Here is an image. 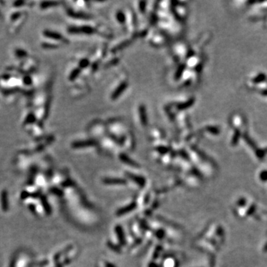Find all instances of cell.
<instances>
[{
  "instance_id": "1",
  "label": "cell",
  "mask_w": 267,
  "mask_h": 267,
  "mask_svg": "<svg viewBox=\"0 0 267 267\" xmlns=\"http://www.w3.org/2000/svg\"><path fill=\"white\" fill-rule=\"evenodd\" d=\"M94 29L90 27H82V28H72L70 29V32L71 33H85V34H92L94 32Z\"/></svg>"
},
{
  "instance_id": "2",
  "label": "cell",
  "mask_w": 267,
  "mask_h": 267,
  "mask_svg": "<svg viewBox=\"0 0 267 267\" xmlns=\"http://www.w3.org/2000/svg\"><path fill=\"white\" fill-rule=\"evenodd\" d=\"M127 86H128L127 83H122V84H121L120 86H119L117 88V89H116V91H114V93H113L112 96H111V98H112L113 99H117L118 96H119V95L122 94V93L124 91H125V88H127Z\"/></svg>"
},
{
  "instance_id": "3",
  "label": "cell",
  "mask_w": 267,
  "mask_h": 267,
  "mask_svg": "<svg viewBox=\"0 0 267 267\" xmlns=\"http://www.w3.org/2000/svg\"><path fill=\"white\" fill-rule=\"evenodd\" d=\"M140 119H141V122L143 125H146L147 124V116H146V111H145V109L144 107V106H141L140 107Z\"/></svg>"
},
{
  "instance_id": "4",
  "label": "cell",
  "mask_w": 267,
  "mask_h": 267,
  "mask_svg": "<svg viewBox=\"0 0 267 267\" xmlns=\"http://www.w3.org/2000/svg\"><path fill=\"white\" fill-rule=\"evenodd\" d=\"M240 137H241V133H240V129H235V133L233 134V137L232 139V145H236L238 144L239 140H240Z\"/></svg>"
},
{
  "instance_id": "5",
  "label": "cell",
  "mask_w": 267,
  "mask_h": 267,
  "mask_svg": "<svg viewBox=\"0 0 267 267\" xmlns=\"http://www.w3.org/2000/svg\"><path fill=\"white\" fill-rule=\"evenodd\" d=\"M243 137L244 140L246 142V143L248 144L250 147H252V148H254V149H256V144H255V142H254V140L250 137V136L248 134L244 133L243 134Z\"/></svg>"
},
{
  "instance_id": "6",
  "label": "cell",
  "mask_w": 267,
  "mask_h": 267,
  "mask_svg": "<svg viewBox=\"0 0 267 267\" xmlns=\"http://www.w3.org/2000/svg\"><path fill=\"white\" fill-rule=\"evenodd\" d=\"M266 76L265 73H260L259 74L257 75L255 78L253 79V83H255V84H259V83H263V82L266 81Z\"/></svg>"
},
{
  "instance_id": "7",
  "label": "cell",
  "mask_w": 267,
  "mask_h": 267,
  "mask_svg": "<svg viewBox=\"0 0 267 267\" xmlns=\"http://www.w3.org/2000/svg\"><path fill=\"white\" fill-rule=\"evenodd\" d=\"M194 103V99H191L189 100H188L187 102L184 103H182V104H180L179 106H177V109L179 110H183V109H186L188 108L191 107Z\"/></svg>"
},
{
  "instance_id": "8",
  "label": "cell",
  "mask_w": 267,
  "mask_h": 267,
  "mask_svg": "<svg viewBox=\"0 0 267 267\" xmlns=\"http://www.w3.org/2000/svg\"><path fill=\"white\" fill-rule=\"evenodd\" d=\"M45 37H49V38H51V39H62V36L60 34H57L56 32H53V31H46L45 33Z\"/></svg>"
},
{
  "instance_id": "9",
  "label": "cell",
  "mask_w": 267,
  "mask_h": 267,
  "mask_svg": "<svg viewBox=\"0 0 267 267\" xmlns=\"http://www.w3.org/2000/svg\"><path fill=\"white\" fill-rule=\"evenodd\" d=\"M206 129L207 130V132H210L213 134H218L220 133V130L217 127H215V126H208V127L206 128Z\"/></svg>"
},
{
  "instance_id": "10",
  "label": "cell",
  "mask_w": 267,
  "mask_h": 267,
  "mask_svg": "<svg viewBox=\"0 0 267 267\" xmlns=\"http://www.w3.org/2000/svg\"><path fill=\"white\" fill-rule=\"evenodd\" d=\"M117 17L118 21H119V22H122V23L124 22V21H125V15H124L122 12L117 13Z\"/></svg>"
},
{
  "instance_id": "11",
  "label": "cell",
  "mask_w": 267,
  "mask_h": 267,
  "mask_svg": "<svg viewBox=\"0 0 267 267\" xmlns=\"http://www.w3.org/2000/svg\"><path fill=\"white\" fill-rule=\"evenodd\" d=\"M79 73H80V70L79 69L74 70V71H73V73L71 74V76H70V79H71V80H73V79L76 77L79 74Z\"/></svg>"
},
{
  "instance_id": "12",
  "label": "cell",
  "mask_w": 267,
  "mask_h": 267,
  "mask_svg": "<svg viewBox=\"0 0 267 267\" xmlns=\"http://www.w3.org/2000/svg\"><path fill=\"white\" fill-rule=\"evenodd\" d=\"M88 64H89V62H88V60H83V61H81V63H80V67H82V68H86V67L88 66Z\"/></svg>"
},
{
  "instance_id": "13",
  "label": "cell",
  "mask_w": 267,
  "mask_h": 267,
  "mask_svg": "<svg viewBox=\"0 0 267 267\" xmlns=\"http://www.w3.org/2000/svg\"><path fill=\"white\" fill-rule=\"evenodd\" d=\"M94 142H91V141H86V142H82L80 143H78L79 145H93Z\"/></svg>"
},
{
  "instance_id": "14",
  "label": "cell",
  "mask_w": 267,
  "mask_h": 267,
  "mask_svg": "<svg viewBox=\"0 0 267 267\" xmlns=\"http://www.w3.org/2000/svg\"><path fill=\"white\" fill-rule=\"evenodd\" d=\"M145 2H140V9H141L142 11H145Z\"/></svg>"
},
{
  "instance_id": "15",
  "label": "cell",
  "mask_w": 267,
  "mask_h": 267,
  "mask_svg": "<svg viewBox=\"0 0 267 267\" xmlns=\"http://www.w3.org/2000/svg\"><path fill=\"white\" fill-rule=\"evenodd\" d=\"M261 93H262V94L263 95V96H267V89L263 90V91H261Z\"/></svg>"
},
{
  "instance_id": "16",
  "label": "cell",
  "mask_w": 267,
  "mask_h": 267,
  "mask_svg": "<svg viewBox=\"0 0 267 267\" xmlns=\"http://www.w3.org/2000/svg\"><path fill=\"white\" fill-rule=\"evenodd\" d=\"M263 11H266L267 12V8H266V9H263Z\"/></svg>"
}]
</instances>
